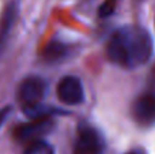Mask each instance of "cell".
I'll return each mask as SVG.
<instances>
[{"label":"cell","instance_id":"6da1fadb","mask_svg":"<svg viewBox=\"0 0 155 154\" xmlns=\"http://www.w3.org/2000/svg\"><path fill=\"white\" fill-rule=\"evenodd\" d=\"M154 42L150 33L140 26H124L116 30L107 42V57L124 68H135L148 62Z\"/></svg>","mask_w":155,"mask_h":154},{"label":"cell","instance_id":"7a4b0ae2","mask_svg":"<svg viewBox=\"0 0 155 154\" xmlns=\"http://www.w3.org/2000/svg\"><path fill=\"white\" fill-rule=\"evenodd\" d=\"M53 127L54 123L51 120V117L33 120L30 123L18 126L14 130V139L19 143H31L49 134L53 130Z\"/></svg>","mask_w":155,"mask_h":154},{"label":"cell","instance_id":"3957f363","mask_svg":"<svg viewBox=\"0 0 155 154\" xmlns=\"http://www.w3.org/2000/svg\"><path fill=\"white\" fill-rule=\"evenodd\" d=\"M104 138L95 128L88 126L80 127L74 145V154H104Z\"/></svg>","mask_w":155,"mask_h":154},{"label":"cell","instance_id":"277c9868","mask_svg":"<svg viewBox=\"0 0 155 154\" xmlns=\"http://www.w3.org/2000/svg\"><path fill=\"white\" fill-rule=\"evenodd\" d=\"M132 116L142 127H151L155 124V93L146 92L134 101Z\"/></svg>","mask_w":155,"mask_h":154},{"label":"cell","instance_id":"5b68a950","mask_svg":"<svg viewBox=\"0 0 155 154\" xmlns=\"http://www.w3.org/2000/svg\"><path fill=\"white\" fill-rule=\"evenodd\" d=\"M46 93V83L40 76H29L21 83L18 90V100L22 106H30L41 102Z\"/></svg>","mask_w":155,"mask_h":154},{"label":"cell","instance_id":"8992f818","mask_svg":"<svg viewBox=\"0 0 155 154\" xmlns=\"http://www.w3.org/2000/svg\"><path fill=\"white\" fill-rule=\"evenodd\" d=\"M57 97L67 105H79L84 100L83 85L76 76H64L57 85Z\"/></svg>","mask_w":155,"mask_h":154},{"label":"cell","instance_id":"52a82bcc","mask_svg":"<svg viewBox=\"0 0 155 154\" xmlns=\"http://www.w3.org/2000/svg\"><path fill=\"white\" fill-rule=\"evenodd\" d=\"M19 14V4L18 2L12 0L4 7L2 15H0V53L4 51L10 34L14 29L16 19Z\"/></svg>","mask_w":155,"mask_h":154},{"label":"cell","instance_id":"ba28073f","mask_svg":"<svg viewBox=\"0 0 155 154\" xmlns=\"http://www.w3.org/2000/svg\"><path fill=\"white\" fill-rule=\"evenodd\" d=\"M68 53H70V49L65 44L60 42V41H52L45 46L42 57L46 63L54 64V63H60L65 57H68Z\"/></svg>","mask_w":155,"mask_h":154},{"label":"cell","instance_id":"9c48e42d","mask_svg":"<svg viewBox=\"0 0 155 154\" xmlns=\"http://www.w3.org/2000/svg\"><path fill=\"white\" fill-rule=\"evenodd\" d=\"M23 112L27 117H30L31 120H38V119H46L51 117L53 113H59V109H54L52 106L42 105L41 102L34 104L30 106H25Z\"/></svg>","mask_w":155,"mask_h":154},{"label":"cell","instance_id":"30bf717a","mask_svg":"<svg viewBox=\"0 0 155 154\" xmlns=\"http://www.w3.org/2000/svg\"><path fill=\"white\" fill-rule=\"evenodd\" d=\"M23 154H54V150H53V147L49 143H46L45 141L38 139V141H34L27 145Z\"/></svg>","mask_w":155,"mask_h":154},{"label":"cell","instance_id":"8fae6325","mask_svg":"<svg viewBox=\"0 0 155 154\" xmlns=\"http://www.w3.org/2000/svg\"><path fill=\"white\" fill-rule=\"evenodd\" d=\"M116 5H117V0H105L98 10L99 16L101 18H107V16L113 15V12L116 10Z\"/></svg>","mask_w":155,"mask_h":154},{"label":"cell","instance_id":"7c38bea8","mask_svg":"<svg viewBox=\"0 0 155 154\" xmlns=\"http://www.w3.org/2000/svg\"><path fill=\"white\" fill-rule=\"evenodd\" d=\"M10 112H11V106H5V108L0 109V127H2L3 123H4V122H5V119L8 117Z\"/></svg>","mask_w":155,"mask_h":154},{"label":"cell","instance_id":"4fadbf2b","mask_svg":"<svg viewBox=\"0 0 155 154\" xmlns=\"http://www.w3.org/2000/svg\"><path fill=\"white\" fill-rule=\"evenodd\" d=\"M127 154H143V153L139 152V150H132V152H128Z\"/></svg>","mask_w":155,"mask_h":154}]
</instances>
